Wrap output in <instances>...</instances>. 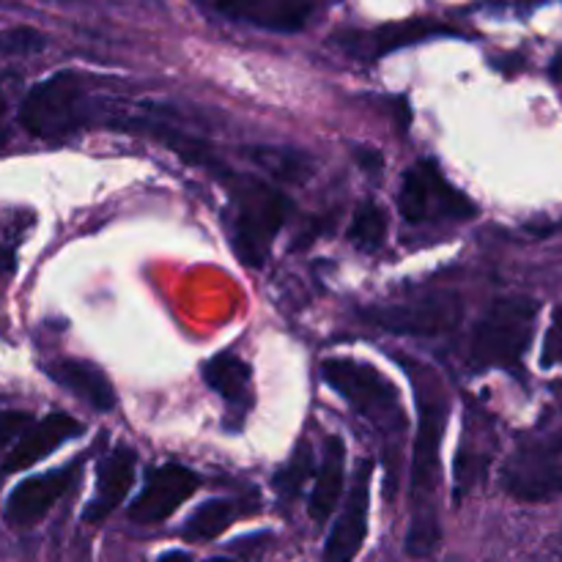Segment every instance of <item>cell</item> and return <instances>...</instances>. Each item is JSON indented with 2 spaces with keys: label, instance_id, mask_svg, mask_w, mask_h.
<instances>
[{
  "label": "cell",
  "instance_id": "cell-1",
  "mask_svg": "<svg viewBox=\"0 0 562 562\" xmlns=\"http://www.w3.org/2000/svg\"><path fill=\"white\" fill-rule=\"evenodd\" d=\"M417 437L412 450V525L406 552L428 558L439 543L437 492H439V448L445 434V398L437 387L417 393Z\"/></svg>",
  "mask_w": 562,
  "mask_h": 562
},
{
  "label": "cell",
  "instance_id": "cell-2",
  "mask_svg": "<svg viewBox=\"0 0 562 562\" xmlns=\"http://www.w3.org/2000/svg\"><path fill=\"white\" fill-rule=\"evenodd\" d=\"M538 302L505 296L486 311L472 335V362L477 368H519L536 333Z\"/></svg>",
  "mask_w": 562,
  "mask_h": 562
},
{
  "label": "cell",
  "instance_id": "cell-3",
  "mask_svg": "<svg viewBox=\"0 0 562 562\" xmlns=\"http://www.w3.org/2000/svg\"><path fill=\"white\" fill-rule=\"evenodd\" d=\"M289 198L274 187L250 181L239 190L234 225V250L245 267H261L269 256L274 234L289 217Z\"/></svg>",
  "mask_w": 562,
  "mask_h": 562
},
{
  "label": "cell",
  "instance_id": "cell-4",
  "mask_svg": "<svg viewBox=\"0 0 562 562\" xmlns=\"http://www.w3.org/2000/svg\"><path fill=\"white\" fill-rule=\"evenodd\" d=\"M503 488L519 503H549L562 494V434L521 442L503 467Z\"/></svg>",
  "mask_w": 562,
  "mask_h": 562
},
{
  "label": "cell",
  "instance_id": "cell-5",
  "mask_svg": "<svg viewBox=\"0 0 562 562\" xmlns=\"http://www.w3.org/2000/svg\"><path fill=\"white\" fill-rule=\"evenodd\" d=\"M82 82L75 71H58L38 82L25 97L20 108V124L33 137L55 140L66 137L80 126L82 113Z\"/></svg>",
  "mask_w": 562,
  "mask_h": 562
},
{
  "label": "cell",
  "instance_id": "cell-6",
  "mask_svg": "<svg viewBox=\"0 0 562 562\" xmlns=\"http://www.w3.org/2000/svg\"><path fill=\"white\" fill-rule=\"evenodd\" d=\"M322 379L360 415L373 417V420H382V417L398 420V390L373 366L333 357L322 362Z\"/></svg>",
  "mask_w": 562,
  "mask_h": 562
},
{
  "label": "cell",
  "instance_id": "cell-7",
  "mask_svg": "<svg viewBox=\"0 0 562 562\" xmlns=\"http://www.w3.org/2000/svg\"><path fill=\"white\" fill-rule=\"evenodd\" d=\"M401 214L409 223H426V220L456 217L467 220L475 214V203L445 181L439 168L428 159L412 165L404 176L398 198Z\"/></svg>",
  "mask_w": 562,
  "mask_h": 562
},
{
  "label": "cell",
  "instance_id": "cell-8",
  "mask_svg": "<svg viewBox=\"0 0 562 562\" xmlns=\"http://www.w3.org/2000/svg\"><path fill=\"white\" fill-rule=\"evenodd\" d=\"M461 316H464L461 296L450 294V291H439V294L423 296L417 302L376 307V311L366 313L368 322H373L376 327L395 335H415V338H434V335L450 333V329L459 327Z\"/></svg>",
  "mask_w": 562,
  "mask_h": 562
},
{
  "label": "cell",
  "instance_id": "cell-9",
  "mask_svg": "<svg viewBox=\"0 0 562 562\" xmlns=\"http://www.w3.org/2000/svg\"><path fill=\"white\" fill-rule=\"evenodd\" d=\"M371 461H360L351 481L349 494H346L344 514L335 521L333 532L327 538V549H324V562H355L360 554L362 543H366L368 532V508H371Z\"/></svg>",
  "mask_w": 562,
  "mask_h": 562
},
{
  "label": "cell",
  "instance_id": "cell-10",
  "mask_svg": "<svg viewBox=\"0 0 562 562\" xmlns=\"http://www.w3.org/2000/svg\"><path fill=\"white\" fill-rule=\"evenodd\" d=\"M198 492V475L181 464H165L148 475L146 486L130 508V519L157 525L173 516Z\"/></svg>",
  "mask_w": 562,
  "mask_h": 562
},
{
  "label": "cell",
  "instance_id": "cell-11",
  "mask_svg": "<svg viewBox=\"0 0 562 562\" xmlns=\"http://www.w3.org/2000/svg\"><path fill=\"white\" fill-rule=\"evenodd\" d=\"M77 470H80V461H71V464L60 467V470L47 472V475L27 477L22 481L14 492L9 494V503H5V521L11 527H33L36 521H42L49 514L55 503L64 497L66 492L75 483Z\"/></svg>",
  "mask_w": 562,
  "mask_h": 562
},
{
  "label": "cell",
  "instance_id": "cell-12",
  "mask_svg": "<svg viewBox=\"0 0 562 562\" xmlns=\"http://www.w3.org/2000/svg\"><path fill=\"white\" fill-rule=\"evenodd\" d=\"M220 14L269 31L294 33L311 22L316 0H214Z\"/></svg>",
  "mask_w": 562,
  "mask_h": 562
},
{
  "label": "cell",
  "instance_id": "cell-13",
  "mask_svg": "<svg viewBox=\"0 0 562 562\" xmlns=\"http://www.w3.org/2000/svg\"><path fill=\"white\" fill-rule=\"evenodd\" d=\"M80 428V423L71 415H64V412H53V415H47L44 420H38L36 426H27V431L16 439V445L9 450V456H5L3 472H20L38 464V461L47 459L49 453H55L60 445L69 442L71 437H77Z\"/></svg>",
  "mask_w": 562,
  "mask_h": 562
},
{
  "label": "cell",
  "instance_id": "cell-14",
  "mask_svg": "<svg viewBox=\"0 0 562 562\" xmlns=\"http://www.w3.org/2000/svg\"><path fill=\"white\" fill-rule=\"evenodd\" d=\"M135 467L137 456L135 450L119 445L115 450H110L104 456V461L99 464V477H97V494H93V503L88 505L86 521L88 525H97L104 516L113 514L121 503H124L126 492L132 488L135 481Z\"/></svg>",
  "mask_w": 562,
  "mask_h": 562
},
{
  "label": "cell",
  "instance_id": "cell-15",
  "mask_svg": "<svg viewBox=\"0 0 562 562\" xmlns=\"http://www.w3.org/2000/svg\"><path fill=\"white\" fill-rule=\"evenodd\" d=\"M49 376L66 387L69 393H75L77 398L91 404L93 409L110 412L115 406V390L110 384V379L99 371L97 366L82 360H60L55 366H49Z\"/></svg>",
  "mask_w": 562,
  "mask_h": 562
},
{
  "label": "cell",
  "instance_id": "cell-16",
  "mask_svg": "<svg viewBox=\"0 0 562 562\" xmlns=\"http://www.w3.org/2000/svg\"><path fill=\"white\" fill-rule=\"evenodd\" d=\"M445 27H439L437 22L431 20H406L395 22V25H384L379 31H373L371 36L368 33H346L344 47L351 49V53L362 55H384L390 49H398L404 44L420 42V38L434 36V33H442Z\"/></svg>",
  "mask_w": 562,
  "mask_h": 562
},
{
  "label": "cell",
  "instance_id": "cell-17",
  "mask_svg": "<svg viewBox=\"0 0 562 562\" xmlns=\"http://www.w3.org/2000/svg\"><path fill=\"white\" fill-rule=\"evenodd\" d=\"M344 459H346L344 442H340L338 437H329L327 442H324V464L322 470H318L316 486H313L311 505H307V508H311V516L316 521L329 519L335 505H338L340 497H344V483H346Z\"/></svg>",
  "mask_w": 562,
  "mask_h": 562
},
{
  "label": "cell",
  "instance_id": "cell-18",
  "mask_svg": "<svg viewBox=\"0 0 562 562\" xmlns=\"http://www.w3.org/2000/svg\"><path fill=\"white\" fill-rule=\"evenodd\" d=\"M203 379L214 393L223 395L228 404H241L250 393V366L236 355L225 351L203 366Z\"/></svg>",
  "mask_w": 562,
  "mask_h": 562
},
{
  "label": "cell",
  "instance_id": "cell-19",
  "mask_svg": "<svg viewBox=\"0 0 562 562\" xmlns=\"http://www.w3.org/2000/svg\"><path fill=\"white\" fill-rule=\"evenodd\" d=\"M234 514L236 510L228 499H209L190 516L184 536L192 538V541H212V538L223 536L228 530Z\"/></svg>",
  "mask_w": 562,
  "mask_h": 562
},
{
  "label": "cell",
  "instance_id": "cell-20",
  "mask_svg": "<svg viewBox=\"0 0 562 562\" xmlns=\"http://www.w3.org/2000/svg\"><path fill=\"white\" fill-rule=\"evenodd\" d=\"M384 236H387V217H384L382 209L373 201L360 203V206L355 209V217H351L349 225L351 245L371 252L376 250V247H382Z\"/></svg>",
  "mask_w": 562,
  "mask_h": 562
},
{
  "label": "cell",
  "instance_id": "cell-21",
  "mask_svg": "<svg viewBox=\"0 0 562 562\" xmlns=\"http://www.w3.org/2000/svg\"><path fill=\"white\" fill-rule=\"evenodd\" d=\"M311 470H313L311 442H300L296 445L294 456L289 459V464H285L278 475H274V492L285 499H294L296 494L302 492V486H305Z\"/></svg>",
  "mask_w": 562,
  "mask_h": 562
},
{
  "label": "cell",
  "instance_id": "cell-22",
  "mask_svg": "<svg viewBox=\"0 0 562 562\" xmlns=\"http://www.w3.org/2000/svg\"><path fill=\"white\" fill-rule=\"evenodd\" d=\"M44 44H47V38H44V33H38L36 27L16 25L0 33V55H9V58L42 53Z\"/></svg>",
  "mask_w": 562,
  "mask_h": 562
},
{
  "label": "cell",
  "instance_id": "cell-23",
  "mask_svg": "<svg viewBox=\"0 0 562 562\" xmlns=\"http://www.w3.org/2000/svg\"><path fill=\"white\" fill-rule=\"evenodd\" d=\"M256 157H261V162L267 165V168L280 170V173L291 176V179H296V173H302V157H296V154H289V151H263V154H256Z\"/></svg>",
  "mask_w": 562,
  "mask_h": 562
},
{
  "label": "cell",
  "instance_id": "cell-24",
  "mask_svg": "<svg viewBox=\"0 0 562 562\" xmlns=\"http://www.w3.org/2000/svg\"><path fill=\"white\" fill-rule=\"evenodd\" d=\"M31 426V417L25 412H0V448L14 437H22Z\"/></svg>",
  "mask_w": 562,
  "mask_h": 562
},
{
  "label": "cell",
  "instance_id": "cell-25",
  "mask_svg": "<svg viewBox=\"0 0 562 562\" xmlns=\"http://www.w3.org/2000/svg\"><path fill=\"white\" fill-rule=\"evenodd\" d=\"M560 360H562V313H558V318H554V327L547 338V351H543V362H547V366H552V362H560Z\"/></svg>",
  "mask_w": 562,
  "mask_h": 562
},
{
  "label": "cell",
  "instance_id": "cell-26",
  "mask_svg": "<svg viewBox=\"0 0 562 562\" xmlns=\"http://www.w3.org/2000/svg\"><path fill=\"white\" fill-rule=\"evenodd\" d=\"M360 162L366 165V168H368V165H371V168L376 170L379 165H382V159H379L376 151H366V148H362V151H360Z\"/></svg>",
  "mask_w": 562,
  "mask_h": 562
},
{
  "label": "cell",
  "instance_id": "cell-27",
  "mask_svg": "<svg viewBox=\"0 0 562 562\" xmlns=\"http://www.w3.org/2000/svg\"><path fill=\"white\" fill-rule=\"evenodd\" d=\"M159 562H192V560L187 558L184 552H168V554H162V558H159Z\"/></svg>",
  "mask_w": 562,
  "mask_h": 562
},
{
  "label": "cell",
  "instance_id": "cell-28",
  "mask_svg": "<svg viewBox=\"0 0 562 562\" xmlns=\"http://www.w3.org/2000/svg\"><path fill=\"white\" fill-rule=\"evenodd\" d=\"M3 113H5V104H3V97H0V146H3V137H5V130H3Z\"/></svg>",
  "mask_w": 562,
  "mask_h": 562
},
{
  "label": "cell",
  "instance_id": "cell-29",
  "mask_svg": "<svg viewBox=\"0 0 562 562\" xmlns=\"http://www.w3.org/2000/svg\"><path fill=\"white\" fill-rule=\"evenodd\" d=\"M554 75H558L560 80H562V58L558 60V64H554Z\"/></svg>",
  "mask_w": 562,
  "mask_h": 562
},
{
  "label": "cell",
  "instance_id": "cell-30",
  "mask_svg": "<svg viewBox=\"0 0 562 562\" xmlns=\"http://www.w3.org/2000/svg\"><path fill=\"white\" fill-rule=\"evenodd\" d=\"M209 562H236V560H228V558H217V560H209Z\"/></svg>",
  "mask_w": 562,
  "mask_h": 562
}]
</instances>
